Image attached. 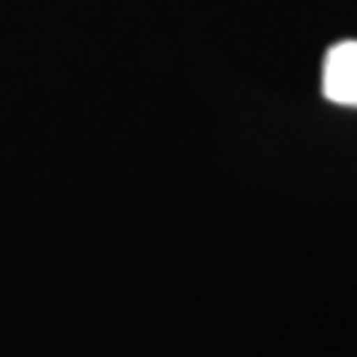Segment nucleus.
I'll return each instance as SVG.
<instances>
[{
    "label": "nucleus",
    "mask_w": 357,
    "mask_h": 357,
    "mask_svg": "<svg viewBox=\"0 0 357 357\" xmlns=\"http://www.w3.org/2000/svg\"><path fill=\"white\" fill-rule=\"evenodd\" d=\"M321 89L331 102L357 107V42L333 45L325 57V72H321Z\"/></svg>",
    "instance_id": "obj_1"
}]
</instances>
